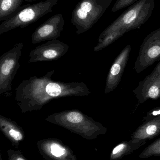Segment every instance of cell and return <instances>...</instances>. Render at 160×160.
<instances>
[{"instance_id": "52a82bcc", "label": "cell", "mask_w": 160, "mask_h": 160, "mask_svg": "<svg viewBox=\"0 0 160 160\" xmlns=\"http://www.w3.org/2000/svg\"><path fill=\"white\" fill-rule=\"evenodd\" d=\"M69 48L67 44L58 39L50 40L30 52L28 63L56 61L67 53Z\"/></svg>"}, {"instance_id": "8992f818", "label": "cell", "mask_w": 160, "mask_h": 160, "mask_svg": "<svg viewBox=\"0 0 160 160\" xmlns=\"http://www.w3.org/2000/svg\"><path fill=\"white\" fill-rule=\"evenodd\" d=\"M160 60V28L151 32L141 45L134 69L141 73L156 61Z\"/></svg>"}, {"instance_id": "e0dca14e", "label": "cell", "mask_w": 160, "mask_h": 160, "mask_svg": "<svg viewBox=\"0 0 160 160\" xmlns=\"http://www.w3.org/2000/svg\"><path fill=\"white\" fill-rule=\"evenodd\" d=\"M51 152L53 156L59 158L65 154V150L59 145L54 143L51 146Z\"/></svg>"}, {"instance_id": "4fadbf2b", "label": "cell", "mask_w": 160, "mask_h": 160, "mask_svg": "<svg viewBox=\"0 0 160 160\" xmlns=\"http://www.w3.org/2000/svg\"><path fill=\"white\" fill-rule=\"evenodd\" d=\"M24 0H0V21H3L21 7Z\"/></svg>"}, {"instance_id": "5bb4252c", "label": "cell", "mask_w": 160, "mask_h": 160, "mask_svg": "<svg viewBox=\"0 0 160 160\" xmlns=\"http://www.w3.org/2000/svg\"><path fill=\"white\" fill-rule=\"evenodd\" d=\"M126 33H127V32L125 30H119L109 34L101 41H98L97 45L94 48V52H97L105 48L115 42L116 40L123 36Z\"/></svg>"}, {"instance_id": "ba28073f", "label": "cell", "mask_w": 160, "mask_h": 160, "mask_svg": "<svg viewBox=\"0 0 160 160\" xmlns=\"http://www.w3.org/2000/svg\"><path fill=\"white\" fill-rule=\"evenodd\" d=\"M65 21L61 14H55L36 28L32 34L33 44L54 40L59 38L64 30Z\"/></svg>"}, {"instance_id": "9c48e42d", "label": "cell", "mask_w": 160, "mask_h": 160, "mask_svg": "<svg viewBox=\"0 0 160 160\" xmlns=\"http://www.w3.org/2000/svg\"><path fill=\"white\" fill-rule=\"evenodd\" d=\"M140 104L148 99L157 100L160 98V62L153 72L140 82L132 91Z\"/></svg>"}, {"instance_id": "d6986e66", "label": "cell", "mask_w": 160, "mask_h": 160, "mask_svg": "<svg viewBox=\"0 0 160 160\" xmlns=\"http://www.w3.org/2000/svg\"><path fill=\"white\" fill-rule=\"evenodd\" d=\"M17 160H24L23 159L21 158H18L17 159Z\"/></svg>"}, {"instance_id": "ac0fdd59", "label": "cell", "mask_w": 160, "mask_h": 160, "mask_svg": "<svg viewBox=\"0 0 160 160\" xmlns=\"http://www.w3.org/2000/svg\"><path fill=\"white\" fill-rule=\"evenodd\" d=\"M25 2H34V1H37V0H24Z\"/></svg>"}, {"instance_id": "30bf717a", "label": "cell", "mask_w": 160, "mask_h": 160, "mask_svg": "<svg viewBox=\"0 0 160 160\" xmlns=\"http://www.w3.org/2000/svg\"><path fill=\"white\" fill-rule=\"evenodd\" d=\"M144 122L132 134L133 140H151L160 134V106L148 112Z\"/></svg>"}, {"instance_id": "6da1fadb", "label": "cell", "mask_w": 160, "mask_h": 160, "mask_svg": "<svg viewBox=\"0 0 160 160\" xmlns=\"http://www.w3.org/2000/svg\"><path fill=\"white\" fill-rule=\"evenodd\" d=\"M54 70L42 77L34 76L22 81L15 91V99L22 113L39 111L52 100L70 97H84L91 94L83 82H65L52 79Z\"/></svg>"}, {"instance_id": "9a60e30c", "label": "cell", "mask_w": 160, "mask_h": 160, "mask_svg": "<svg viewBox=\"0 0 160 160\" xmlns=\"http://www.w3.org/2000/svg\"><path fill=\"white\" fill-rule=\"evenodd\" d=\"M152 157H160V138L146 148L139 155V158L145 159Z\"/></svg>"}, {"instance_id": "7a4b0ae2", "label": "cell", "mask_w": 160, "mask_h": 160, "mask_svg": "<svg viewBox=\"0 0 160 160\" xmlns=\"http://www.w3.org/2000/svg\"><path fill=\"white\" fill-rule=\"evenodd\" d=\"M155 6L154 0H140L130 6L101 32L98 41L117 30H125L127 32L132 30L140 29L149 19Z\"/></svg>"}, {"instance_id": "8fae6325", "label": "cell", "mask_w": 160, "mask_h": 160, "mask_svg": "<svg viewBox=\"0 0 160 160\" xmlns=\"http://www.w3.org/2000/svg\"><path fill=\"white\" fill-rule=\"evenodd\" d=\"M131 51V45H128L117 56L112 65L106 79L104 90L105 94L113 91L119 84L126 66Z\"/></svg>"}, {"instance_id": "5b68a950", "label": "cell", "mask_w": 160, "mask_h": 160, "mask_svg": "<svg viewBox=\"0 0 160 160\" xmlns=\"http://www.w3.org/2000/svg\"><path fill=\"white\" fill-rule=\"evenodd\" d=\"M23 44L17 43L0 57V95L12 96V82L20 67L19 59L22 54Z\"/></svg>"}, {"instance_id": "277c9868", "label": "cell", "mask_w": 160, "mask_h": 160, "mask_svg": "<svg viewBox=\"0 0 160 160\" xmlns=\"http://www.w3.org/2000/svg\"><path fill=\"white\" fill-rule=\"evenodd\" d=\"M113 0H81L72 12L71 22L77 29L76 34L90 30L103 16Z\"/></svg>"}, {"instance_id": "3957f363", "label": "cell", "mask_w": 160, "mask_h": 160, "mask_svg": "<svg viewBox=\"0 0 160 160\" xmlns=\"http://www.w3.org/2000/svg\"><path fill=\"white\" fill-rule=\"evenodd\" d=\"M58 0H46L21 6L0 24V35L16 28H23L52 12Z\"/></svg>"}, {"instance_id": "7c38bea8", "label": "cell", "mask_w": 160, "mask_h": 160, "mask_svg": "<svg viewBox=\"0 0 160 160\" xmlns=\"http://www.w3.org/2000/svg\"><path fill=\"white\" fill-rule=\"evenodd\" d=\"M146 140H131L129 142L120 143L114 148L111 155V160H119L132 154L141 147L146 144Z\"/></svg>"}, {"instance_id": "2e32d148", "label": "cell", "mask_w": 160, "mask_h": 160, "mask_svg": "<svg viewBox=\"0 0 160 160\" xmlns=\"http://www.w3.org/2000/svg\"><path fill=\"white\" fill-rule=\"evenodd\" d=\"M140 0H116L111 9L112 12L119 11L125 8L130 6Z\"/></svg>"}]
</instances>
